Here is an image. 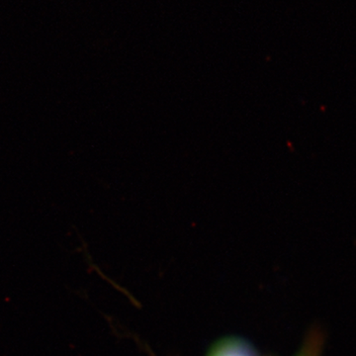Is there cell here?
I'll return each mask as SVG.
<instances>
[{
    "instance_id": "6da1fadb",
    "label": "cell",
    "mask_w": 356,
    "mask_h": 356,
    "mask_svg": "<svg viewBox=\"0 0 356 356\" xmlns=\"http://www.w3.org/2000/svg\"><path fill=\"white\" fill-rule=\"evenodd\" d=\"M208 356H259L248 341L229 337L217 341Z\"/></svg>"
},
{
    "instance_id": "7a4b0ae2",
    "label": "cell",
    "mask_w": 356,
    "mask_h": 356,
    "mask_svg": "<svg viewBox=\"0 0 356 356\" xmlns=\"http://www.w3.org/2000/svg\"><path fill=\"white\" fill-rule=\"evenodd\" d=\"M321 348V339L318 336L313 337L304 346L303 350L300 351L298 355L296 356H318V351Z\"/></svg>"
}]
</instances>
